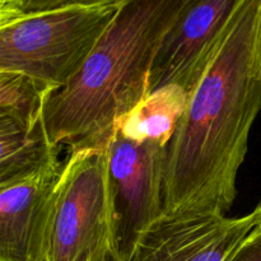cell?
Wrapping results in <instances>:
<instances>
[{
	"label": "cell",
	"instance_id": "obj_3",
	"mask_svg": "<svg viewBox=\"0 0 261 261\" xmlns=\"http://www.w3.org/2000/svg\"><path fill=\"white\" fill-rule=\"evenodd\" d=\"M119 251L109 145L74 149L56 184L46 261H106Z\"/></svg>",
	"mask_w": 261,
	"mask_h": 261
},
{
	"label": "cell",
	"instance_id": "obj_6",
	"mask_svg": "<svg viewBox=\"0 0 261 261\" xmlns=\"http://www.w3.org/2000/svg\"><path fill=\"white\" fill-rule=\"evenodd\" d=\"M244 0H186L161 42L148 94L170 84L190 96L218 51Z\"/></svg>",
	"mask_w": 261,
	"mask_h": 261
},
{
	"label": "cell",
	"instance_id": "obj_15",
	"mask_svg": "<svg viewBox=\"0 0 261 261\" xmlns=\"http://www.w3.org/2000/svg\"><path fill=\"white\" fill-rule=\"evenodd\" d=\"M260 204H261V203H260Z\"/></svg>",
	"mask_w": 261,
	"mask_h": 261
},
{
	"label": "cell",
	"instance_id": "obj_12",
	"mask_svg": "<svg viewBox=\"0 0 261 261\" xmlns=\"http://www.w3.org/2000/svg\"><path fill=\"white\" fill-rule=\"evenodd\" d=\"M125 0H0V22L70 7H120Z\"/></svg>",
	"mask_w": 261,
	"mask_h": 261
},
{
	"label": "cell",
	"instance_id": "obj_7",
	"mask_svg": "<svg viewBox=\"0 0 261 261\" xmlns=\"http://www.w3.org/2000/svg\"><path fill=\"white\" fill-rule=\"evenodd\" d=\"M109 153L122 260L140 233L165 214L167 145L153 140L127 139L115 130Z\"/></svg>",
	"mask_w": 261,
	"mask_h": 261
},
{
	"label": "cell",
	"instance_id": "obj_5",
	"mask_svg": "<svg viewBox=\"0 0 261 261\" xmlns=\"http://www.w3.org/2000/svg\"><path fill=\"white\" fill-rule=\"evenodd\" d=\"M261 224V204L242 217L163 214L140 233L122 261H228Z\"/></svg>",
	"mask_w": 261,
	"mask_h": 261
},
{
	"label": "cell",
	"instance_id": "obj_11",
	"mask_svg": "<svg viewBox=\"0 0 261 261\" xmlns=\"http://www.w3.org/2000/svg\"><path fill=\"white\" fill-rule=\"evenodd\" d=\"M51 92L54 89L25 74L0 70V117L32 129L43 120V106Z\"/></svg>",
	"mask_w": 261,
	"mask_h": 261
},
{
	"label": "cell",
	"instance_id": "obj_8",
	"mask_svg": "<svg viewBox=\"0 0 261 261\" xmlns=\"http://www.w3.org/2000/svg\"><path fill=\"white\" fill-rule=\"evenodd\" d=\"M61 170L63 166L0 186V261H46L51 205Z\"/></svg>",
	"mask_w": 261,
	"mask_h": 261
},
{
	"label": "cell",
	"instance_id": "obj_10",
	"mask_svg": "<svg viewBox=\"0 0 261 261\" xmlns=\"http://www.w3.org/2000/svg\"><path fill=\"white\" fill-rule=\"evenodd\" d=\"M189 103V93L176 84L148 94L117 122L115 130L137 142L153 140L168 145Z\"/></svg>",
	"mask_w": 261,
	"mask_h": 261
},
{
	"label": "cell",
	"instance_id": "obj_13",
	"mask_svg": "<svg viewBox=\"0 0 261 261\" xmlns=\"http://www.w3.org/2000/svg\"><path fill=\"white\" fill-rule=\"evenodd\" d=\"M228 261H261V224L245 240Z\"/></svg>",
	"mask_w": 261,
	"mask_h": 261
},
{
	"label": "cell",
	"instance_id": "obj_9",
	"mask_svg": "<svg viewBox=\"0 0 261 261\" xmlns=\"http://www.w3.org/2000/svg\"><path fill=\"white\" fill-rule=\"evenodd\" d=\"M45 124L32 129L0 117V186L25 180L63 166Z\"/></svg>",
	"mask_w": 261,
	"mask_h": 261
},
{
	"label": "cell",
	"instance_id": "obj_1",
	"mask_svg": "<svg viewBox=\"0 0 261 261\" xmlns=\"http://www.w3.org/2000/svg\"><path fill=\"white\" fill-rule=\"evenodd\" d=\"M260 110L261 0H244L167 145L166 214L231 211Z\"/></svg>",
	"mask_w": 261,
	"mask_h": 261
},
{
	"label": "cell",
	"instance_id": "obj_14",
	"mask_svg": "<svg viewBox=\"0 0 261 261\" xmlns=\"http://www.w3.org/2000/svg\"><path fill=\"white\" fill-rule=\"evenodd\" d=\"M106 261H122V260H121V256H120V252H114V254H111L109 257H107Z\"/></svg>",
	"mask_w": 261,
	"mask_h": 261
},
{
	"label": "cell",
	"instance_id": "obj_4",
	"mask_svg": "<svg viewBox=\"0 0 261 261\" xmlns=\"http://www.w3.org/2000/svg\"><path fill=\"white\" fill-rule=\"evenodd\" d=\"M119 7H70L0 22V70L56 91L79 73Z\"/></svg>",
	"mask_w": 261,
	"mask_h": 261
},
{
	"label": "cell",
	"instance_id": "obj_2",
	"mask_svg": "<svg viewBox=\"0 0 261 261\" xmlns=\"http://www.w3.org/2000/svg\"><path fill=\"white\" fill-rule=\"evenodd\" d=\"M186 0H125L79 73L51 92L43 124L70 150L109 145L117 122L148 96L163 37Z\"/></svg>",
	"mask_w": 261,
	"mask_h": 261
}]
</instances>
